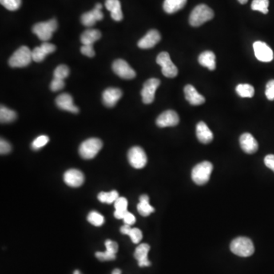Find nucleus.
<instances>
[{"instance_id":"a19ab883","label":"nucleus","mask_w":274,"mask_h":274,"mask_svg":"<svg viewBox=\"0 0 274 274\" xmlns=\"http://www.w3.org/2000/svg\"><path fill=\"white\" fill-rule=\"evenodd\" d=\"M81 53L86 57H93L96 55L93 45H82L81 48Z\"/></svg>"},{"instance_id":"20e7f679","label":"nucleus","mask_w":274,"mask_h":274,"mask_svg":"<svg viewBox=\"0 0 274 274\" xmlns=\"http://www.w3.org/2000/svg\"><path fill=\"white\" fill-rule=\"evenodd\" d=\"M33 60L32 50L26 46H22L16 50L9 58V64L14 68L25 67Z\"/></svg>"},{"instance_id":"3c124183","label":"nucleus","mask_w":274,"mask_h":274,"mask_svg":"<svg viewBox=\"0 0 274 274\" xmlns=\"http://www.w3.org/2000/svg\"><path fill=\"white\" fill-rule=\"evenodd\" d=\"M238 1H239L241 4H243V5H244V4H246L248 2V0H238Z\"/></svg>"},{"instance_id":"f257e3e1","label":"nucleus","mask_w":274,"mask_h":274,"mask_svg":"<svg viewBox=\"0 0 274 274\" xmlns=\"http://www.w3.org/2000/svg\"><path fill=\"white\" fill-rule=\"evenodd\" d=\"M214 13L212 9L205 4H201L193 9L190 15L189 22L191 26L198 27L207 21L212 19Z\"/></svg>"},{"instance_id":"f3484780","label":"nucleus","mask_w":274,"mask_h":274,"mask_svg":"<svg viewBox=\"0 0 274 274\" xmlns=\"http://www.w3.org/2000/svg\"><path fill=\"white\" fill-rule=\"evenodd\" d=\"M56 104L58 108L64 111H67V112L74 113H77L79 112V108L74 105L73 97L67 93H63L60 95L56 99Z\"/></svg>"},{"instance_id":"39448f33","label":"nucleus","mask_w":274,"mask_h":274,"mask_svg":"<svg viewBox=\"0 0 274 274\" xmlns=\"http://www.w3.org/2000/svg\"><path fill=\"white\" fill-rule=\"evenodd\" d=\"M212 171V164L210 161H203L196 164L192 170V179L198 185H204L209 181Z\"/></svg>"},{"instance_id":"49530a36","label":"nucleus","mask_w":274,"mask_h":274,"mask_svg":"<svg viewBox=\"0 0 274 274\" xmlns=\"http://www.w3.org/2000/svg\"><path fill=\"white\" fill-rule=\"evenodd\" d=\"M128 212V210H115L114 217L117 219H124V216Z\"/></svg>"},{"instance_id":"de8ad7c7","label":"nucleus","mask_w":274,"mask_h":274,"mask_svg":"<svg viewBox=\"0 0 274 274\" xmlns=\"http://www.w3.org/2000/svg\"><path fill=\"white\" fill-rule=\"evenodd\" d=\"M131 229H132V228H131L130 226L125 224V226H123L120 228V232L124 234V235H128L129 232H130Z\"/></svg>"},{"instance_id":"c85d7f7f","label":"nucleus","mask_w":274,"mask_h":274,"mask_svg":"<svg viewBox=\"0 0 274 274\" xmlns=\"http://www.w3.org/2000/svg\"><path fill=\"white\" fill-rule=\"evenodd\" d=\"M236 92L242 97H252L255 95V89L249 84H239L236 87Z\"/></svg>"},{"instance_id":"ea45409f","label":"nucleus","mask_w":274,"mask_h":274,"mask_svg":"<svg viewBox=\"0 0 274 274\" xmlns=\"http://www.w3.org/2000/svg\"><path fill=\"white\" fill-rule=\"evenodd\" d=\"M265 95L267 99L274 101V80H270L266 85Z\"/></svg>"},{"instance_id":"4c0bfd02","label":"nucleus","mask_w":274,"mask_h":274,"mask_svg":"<svg viewBox=\"0 0 274 274\" xmlns=\"http://www.w3.org/2000/svg\"><path fill=\"white\" fill-rule=\"evenodd\" d=\"M128 201L125 197H120L114 202L115 210H128Z\"/></svg>"},{"instance_id":"8fccbe9b","label":"nucleus","mask_w":274,"mask_h":274,"mask_svg":"<svg viewBox=\"0 0 274 274\" xmlns=\"http://www.w3.org/2000/svg\"><path fill=\"white\" fill-rule=\"evenodd\" d=\"M112 274H121V271L119 269L113 270V272H112Z\"/></svg>"},{"instance_id":"bb28decb","label":"nucleus","mask_w":274,"mask_h":274,"mask_svg":"<svg viewBox=\"0 0 274 274\" xmlns=\"http://www.w3.org/2000/svg\"><path fill=\"white\" fill-rule=\"evenodd\" d=\"M16 119V113L13 110L9 109L5 106L0 108V120L1 123L6 124L14 121Z\"/></svg>"},{"instance_id":"a211bd4d","label":"nucleus","mask_w":274,"mask_h":274,"mask_svg":"<svg viewBox=\"0 0 274 274\" xmlns=\"http://www.w3.org/2000/svg\"><path fill=\"white\" fill-rule=\"evenodd\" d=\"M122 97V92L116 88H108L103 92V102L107 107L112 108L117 104V101Z\"/></svg>"},{"instance_id":"ddd939ff","label":"nucleus","mask_w":274,"mask_h":274,"mask_svg":"<svg viewBox=\"0 0 274 274\" xmlns=\"http://www.w3.org/2000/svg\"><path fill=\"white\" fill-rule=\"evenodd\" d=\"M64 180L65 184L72 188H79L82 185L85 180L84 175L80 170L69 169L65 172Z\"/></svg>"},{"instance_id":"603ef678","label":"nucleus","mask_w":274,"mask_h":274,"mask_svg":"<svg viewBox=\"0 0 274 274\" xmlns=\"http://www.w3.org/2000/svg\"><path fill=\"white\" fill-rule=\"evenodd\" d=\"M74 274H80V271H75Z\"/></svg>"},{"instance_id":"37998d69","label":"nucleus","mask_w":274,"mask_h":274,"mask_svg":"<svg viewBox=\"0 0 274 274\" xmlns=\"http://www.w3.org/2000/svg\"><path fill=\"white\" fill-rule=\"evenodd\" d=\"M105 247H106V251L115 254V255L118 251V244H117V242L112 240H107L105 242Z\"/></svg>"},{"instance_id":"dca6fc26","label":"nucleus","mask_w":274,"mask_h":274,"mask_svg":"<svg viewBox=\"0 0 274 274\" xmlns=\"http://www.w3.org/2000/svg\"><path fill=\"white\" fill-rule=\"evenodd\" d=\"M240 145L243 151L248 154H253L258 149V144L251 133H243L240 136Z\"/></svg>"},{"instance_id":"f704fd0d","label":"nucleus","mask_w":274,"mask_h":274,"mask_svg":"<svg viewBox=\"0 0 274 274\" xmlns=\"http://www.w3.org/2000/svg\"><path fill=\"white\" fill-rule=\"evenodd\" d=\"M48 142H49V137L48 136L42 135V136H38L32 143V148L34 150H38V149L46 145Z\"/></svg>"},{"instance_id":"79ce46f5","label":"nucleus","mask_w":274,"mask_h":274,"mask_svg":"<svg viewBox=\"0 0 274 274\" xmlns=\"http://www.w3.org/2000/svg\"><path fill=\"white\" fill-rule=\"evenodd\" d=\"M11 150H12V147H11L9 143H8L6 140H3V139H1V141H0V152H1V154H8L11 152Z\"/></svg>"},{"instance_id":"1a4fd4ad","label":"nucleus","mask_w":274,"mask_h":274,"mask_svg":"<svg viewBox=\"0 0 274 274\" xmlns=\"http://www.w3.org/2000/svg\"><path fill=\"white\" fill-rule=\"evenodd\" d=\"M160 85V80L156 78L149 79L145 81L144 89L141 92L142 98L144 104L149 105L154 101L155 94Z\"/></svg>"},{"instance_id":"6ab92c4d","label":"nucleus","mask_w":274,"mask_h":274,"mask_svg":"<svg viewBox=\"0 0 274 274\" xmlns=\"http://www.w3.org/2000/svg\"><path fill=\"white\" fill-rule=\"evenodd\" d=\"M149 250L150 246L145 243L140 244L135 250L134 258L138 261L140 267H149L151 265L150 261L148 259Z\"/></svg>"},{"instance_id":"09e8293b","label":"nucleus","mask_w":274,"mask_h":274,"mask_svg":"<svg viewBox=\"0 0 274 274\" xmlns=\"http://www.w3.org/2000/svg\"><path fill=\"white\" fill-rule=\"evenodd\" d=\"M140 201H149V196L146 194L142 195L140 197Z\"/></svg>"},{"instance_id":"5701e85b","label":"nucleus","mask_w":274,"mask_h":274,"mask_svg":"<svg viewBox=\"0 0 274 274\" xmlns=\"http://www.w3.org/2000/svg\"><path fill=\"white\" fill-rule=\"evenodd\" d=\"M105 7L111 12L112 18L114 21H120L123 19V13L121 10V5L119 0H106Z\"/></svg>"},{"instance_id":"c9c22d12","label":"nucleus","mask_w":274,"mask_h":274,"mask_svg":"<svg viewBox=\"0 0 274 274\" xmlns=\"http://www.w3.org/2000/svg\"><path fill=\"white\" fill-rule=\"evenodd\" d=\"M96 256L101 261L113 260L116 258V255L115 254L112 253V252H109L108 251H105V252H101V251L96 252Z\"/></svg>"},{"instance_id":"2eb2a0df","label":"nucleus","mask_w":274,"mask_h":274,"mask_svg":"<svg viewBox=\"0 0 274 274\" xmlns=\"http://www.w3.org/2000/svg\"><path fill=\"white\" fill-rule=\"evenodd\" d=\"M56 50V46L48 42H44L41 47H37L32 50V58L37 63L42 62L45 57Z\"/></svg>"},{"instance_id":"a18cd8bd","label":"nucleus","mask_w":274,"mask_h":274,"mask_svg":"<svg viewBox=\"0 0 274 274\" xmlns=\"http://www.w3.org/2000/svg\"><path fill=\"white\" fill-rule=\"evenodd\" d=\"M124 222L126 225H129V226H132V225L134 224L135 222H136V218L133 216L132 213L128 212L126 216L124 218Z\"/></svg>"},{"instance_id":"0eeeda50","label":"nucleus","mask_w":274,"mask_h":274,"mask_svg":"<svg viewBox=\"0 0 274 274\" xmlns=\"http://www.w3.org/2000/svg\"><path fill=\"white\" fill-rule=\"evenodd\" d=\"M156 63L161 65V72L165 77L175 78L178 73V69L176 65L172 63L169 53L167 52H161L158 55Z\"/></svg>"},{"instance_id":"4468645a","label":"nucleus","mask_w":274,"mask_h":274,"mask_svg":"<svg viewBox=\"0 0 274 274\" xmlns=\"http://www.w3.org/2000/svg\"><path fill=\"white\" fill-rule=\"evenodd\" d=\"M161 41V34L157 30L152 29L139 41L138 47L141 49H150Z\"/></svg>"},{"instance_id":"9b49d317","label":"nucleus","mask_w":274,"mask_h":274,"mask_svg":"<svg viewBox=\"0 0 274 274\" xmlns=\"http://www.w3.org/2000/svg\"><path fill=\"white\" fill-rule=\"evenodd\" d=\"M255 57L260 62L269 63L274 60V52L266 43L256 41L253 45Z\"/></svg>"},{"instance_id":"423d86ee","label":"nucleus","mask_w":274,"mask_h":274,"mask_svg":"<svg viewBox=\"0 0 274 274\" xmlns=\"http://www.w3.org/2000/svg\"><path fill=\"white\" fill-rule=\"evenodd\" d=\"M102 142L99 139H88L80 145L79 152L81 158L85 160H92L97 156V153L102 149Z\"/></svg>"},{"instance_id":"b1692460","label":"nucleus","mask_w":274,"mask_h":274,"mask_svg":"<svg viewBox=\"0 0 274 274\" xmlns=\"http://www.w3.org/2000/svg\"><path fill=\"white\" fill-rule=\"evenodd\" d=\"M199 63L204 67L208 68L210 70L216 69V55L212 51L203 52L199 56Z\"/></svg>"},{"instance_id":"aec40b11","label":"nucleus","mask_w":274,"mask_h":274,"mask_svg":"<svg viewBox=\"0 0 274 274\" xmlns=\"http://www.w3.org/2000/svg\"><path fill=\"white\" fill-rule=\"evenodd\" d=\"M184 92L186 100L189 101L191 105H200L205 102V97L198 93L193 85H186L184 87Z\"/></svg>"},{"instance_id":"9d476101","label":"nucleus","mask_w":274,"mask_h":274,"mask_svg":"<svg viewBox=\"0 0 274 274\" xmlns=\"http://www.w3.org/2000/svg\"><path fill=\"white\" fill-rule=\"evenodd\" d=\"M112 69L115 74L124 80H133L136 76V72L131 68L130 65L121 59L115 60L112 65Z\"/></svg>"},{"instance_id":"c756f323","label":"nucleus","mask_w":274,"mask_h":274,"mask_svg":"<svg viewBox=\"0 0 274 274\" xmlns=\"http://www.w3.org/2000/svg\"><path fill=\"white\" fill-rule=\"evenodd\" d=\"M269 0H253L251 3V9L254 11H258L263 14H267L269 10Z\"/></svg>"},{"instance_id":"f03ea898","label":"nucleus","mask_w":274,"mask_h":274,"mask_svg":"<svg viewBox=\"0 0 274 274\" xmlns=\"http://www.w3.org/2000/svg\"><path fill=\"white\" fill-rule=\"evenodd\" d=\"M232 253L239 257L247 258L255 252V246L251 239L246 237H239L234 239L230 245Z\"/></svg>"},{"instance_id":"7ed1b4c3","label":"nucleus","mask_w":274,"mask_h":274,"mask_svg":"<svg viewBox=\"0 0 274 274\" xmlns=\"http://www.w3.org/2000/svg\"><path fill=\"white\" fill-rule=\"evenodd\" d=\"M57 21L56 19H51L45 22H39L34 25L32 32L44 42L50 41L53 36V33L57 29Z\"/></svg>"},{"instance_id":"7c9ffc66","label":"nucleus","mask_w":274,"mask_h":274,"mask_svg":"<svg viewBox=\"0 0 274 274\" xmlns=\"http://www.w3.org/2000/svg\"><path fill=\"white\" fill-rule=\"evenodd\" d=\"M88 221L95 226H101L105 223V218L99 212L92 211L88 215Z\"/></svg>"},{"instance_id":"c03bdc74","label":"nucleus","mask_w":274,"mask_h":274,"mask_svg":"<svg viewBox=\"0 0 274 274\" xmlns=\"http://www.w3.org/2000/svg\"><path fill=\"white\" fill-rule=\"evenodd\" d=\"M264 164L267 168H269L274 172V155H267L264 158Z\"/></svg>"},{"instance_id":"e433bc0d","label":"nucleus","mask_w":274,"mask_h":274,"mask_svg":"<svg viewBox=\"0 0 274 274\" xmlns=\"http://www.w3.org/2000/svg\"><path fill=\"white\" fill-rule=\"evenodd\" d=\"M128 235L134 244H138L143 239V233H142L141 230L137 228H132Z\"/></svg>"},{"instance_id":"2f4dec72","label":"nucleus","mask_w":274,"mask_h":274,"mask_svg":"<svg viewBox=\"0 0 274 274\" xmlns=\"http://www.w3.org/2000/svg\"><path fill=\"white\" fill-rule=\"evenodd\" d=\"M137 210L143 216H148L154 212L155 209L149 204V201H140L137 205Z\"/></svg>"},{"instance_id":"58836bf2","label":"nucleus","mask_w":274,"mask_h":274,"mask_svg":"<svg viewBox=\"0 0 274 274\" xmlns=\"http://www.w3.org/2000/svg\"><path fill=\"white\" fill-rule=\"evenodd\" d=\"M64 87H65L64 80H60V79L53 78V81L50 83V89L53 92H58V91L62 90Z\"/></svg>"},{"instance_id":"4be33fe9","label":"nucleus","mask_w":274,"mask_h":274,"mask_svg":"<svg viewBox=\"0 0 274 274\" xmlns=\"http://www.w3.org/2000/svg\"><path fill=\"white\" fill-rule=\"evenodd\" d=\"M196 133L197 139L199 141L201 142L202 144H210L213 139L212 131L210 129L205 123L202 121L196 125Z\"/></svg>"},{"instance_id":"393cba45","label":"nucleus","mask_w":274,"mask_h":274,"mask_svg":"<svg viewBox=\"0 0 274 274\" xmlns=\"http://www.w3.org/2000/svg\"><path fill=\"white\" fill-rule=\"evenodd\" d=\"M101 37V33L97 29H89L81 34V42L83 45H93Z\"/></svg>"},{"instance_id":"412c9836","label":"nucleus","mask_w":274,"mask_h":274,"mask_svg":"<svg viewBox=\"0 0 274 274\" xmlns=\"http://www.w3.org/2000/svg\"><path fill=\"white\" fill-rule=\"evenodd\" d=\"M101 10V9L95 7L93 10L84 13L81 16V23L86 27H92L96 25L97 21H101L104 18V15Z\"/></svg>"},{"instance_id":"6e6552de","label":"nucleus","mask_w":274,"mask_h":274,"mask_svg":"<svg viewBox=\"0 0 274 274\" xmlns=\"http://www.w3.org/2000/svg\"><path fill=\"white\" fill-rule=\"evenodd\" d=\"M128 160L131 166L136 169L144 168L147 163L145 151L140 146H133L128 152Z\"/></svg>"},{"instance_id":"473e14b6","label":"nucleus","mask_w":274,"mask_h":274,"mask_svg":"<svg viewBox=\"0 0 274 274\" xmlns=\"http://www.w3.org/2000/svg\"><path fill=\"white\" fill-rule=\"evenodd\" d=\"M69 74V69L67 65H60L56 68L53 73V78L65 80Z\"/></svg>"},{"instance_id":"f8f14e48","label":"nucleus","mask_w":274,"mask_h":274,"mask_svg":"<svg viewBox=\"0 0 274 274\" xmlns=\"http://www.w3.org/2000/svg\"><path fill=\"white\" fill-rule=\"evenodd\" d=\"M179 123V117L176 112L168 110L163 112L159 116L156 120V124L160 128H168V127H175Z\"/></svg>"},{"instance_id":"72a5a7b5","label":"nucleus","mask_w":274,"mask_h":274,"mask_svg":"<svg viewBox=\"0 0 274 274\" xmlns=\"http://www.w3.org/2000/svg\"><path fill=\"white\" fill-rule=\"evenodd\" d=\"M0 2L9 11L17 10L21 5V0H0Z\"/></svg>"},{"instance_id":"cd10ccee","label":"nucleus","mask_w":274,"mask_h":274,"mask_svg":"<svg viewBox=\"0 0 274 274\" xmlns=\"http://www.w3.org/2000/svg\"><path fill=\"white\" fill-rule=\"evenodd\" d=\"M119 198V193L117 191H112L111 192H101L97 195V199L101 203L105 204H113Z\"/></svg>"},{"instance_id":"a878e982","label":"nucleus","mask_w":274,"mask_h":274,"mask_svg":"<svg viewBox=\"0 0 274 274\" xmlns=\"http://www.w3.org/2000/svg\"><path fill=\"white\" fill-rule=\"evenodd\" d=\"M188 0H164L163 9L165 13L173 14L185 6Z\"/></svg>"}]
</instances>
